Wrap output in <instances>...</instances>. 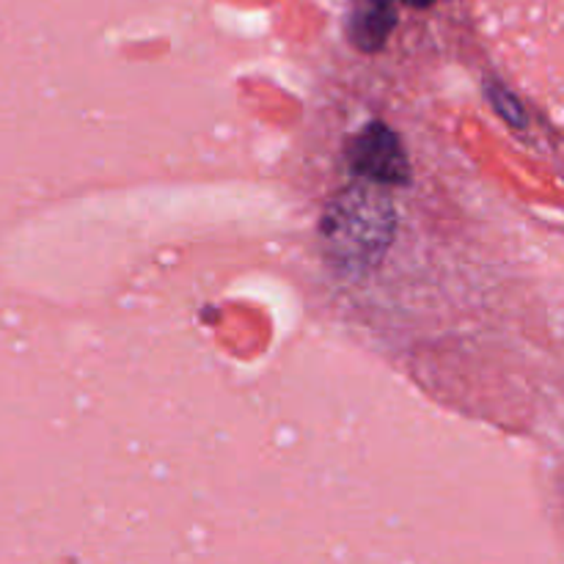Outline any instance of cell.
Listing matches in <instances>:
<instances>
[{
	"mask_svg": "<svg viewBox=\"0 0 564 564\" xmlns=\"http://www.w3.org/2000/svg\"><path fill=\"white\" fill-rule=\"evenodd\" d=\"M397 213L378 185H350L328 204L319 224L325 257L347 275L378 268L394 237Z\"/></svg>",
	"mask_w": 564,
	"mask_h": 564,
	"instance_id": "cell-1",
	"label": "cell"
},
{
	"mask_svg": "<svg viewBox=\"0 0 564 564\" xmlns=\"http://www.w3.org/2000/svg\"><path fill=\"white\" fill-rule=\"evenodd\" d=\"M350 169L369 185H405L411 165H408L405 147L391 127L372 121L364 127L347 149Z\"/></svg>",
	"mask_w": 564,
	"mask_h": 564,
	"instance_id": "cell-2",
	"label": "cell"
},
{
	"mask_svg": "<svg viewBox=\"0 0 564 564\" xmlns=\"http://www.w3.org/2000/svg\"><path fill=\"white\" fill-rule=\"evenodd\" d=\"M397 25L394 0H347L345 33L361 53H378L386 47Z\"/></svg>",
	"mask_w": 564,
	"mask_h": 564,
	"instance_id": "cell-3",
	"label": "cell"
},
{
	"mask_svg": "<svg viewBox=\"0 0 564 564\" xmlns=\"http://www.w3.org/2000/svg\"><path fill=\"white\" fill-rule=\"evenodd\" d=\"M408 6H413V9H430V6L435 3V0H405Z\"/></svg>",
	"mask_w": 564,
	"mask_h": 564,
	"instance_id": "cell-4",
	"label": "cell"
}]
</instances>
